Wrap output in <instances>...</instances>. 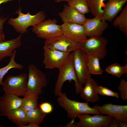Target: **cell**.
Here are the masks:
<instances>
[{
	"label": "cell",
	"instance_id": "cell-5",
	"mask_svg": "<svg viewBox=\"0 0 127 127\" xmlns=\"http://www.w3.org/2000/svg\"><path fill=\"white\" fill-rule=\"evenodd\" d=\"M28 79L26 92L39 95L43 88L47 83V80L45 73L35 65L31 64L28 67Z\"/></svg>",
	"mask_w": 127,
	"mask_h": 127
},
{
	"label": "cell",
	"instance_id": "cell-9",
	"mask_svg": "<svg viewBox=\"0 0 127 127\" xmlns=\"http://www.w3.org/2000/svg\"><path fill=\"white\" fill-rule=\"evenodd\" d=\"M74 65L77 79L81 86L91 77L88 66V55L79 48L73 51Z\"/></svg>",
	"mask_w": 127,
	"mask_h": 127
},
{
	"label": "cell",
	"instance_id": "cell-27",
	"mask_svg": "<svg viewBox=\"0 0 127 127\" xmlns=\"http://www.w3.org/2000/svg\"><path fill=\"white\" fill-rule=\"evenodd\" d=\"M105 71L109 74L120 78L125 74L127 77V64L121 66L117 63H115L108 66L105 69Z\"/></svg>",
	"mask_w": 127,
	"mask_h": 127
},
{
	"label": "cell",
	"instance_id": "cell-30",
	"mask_svg": "<svg viewBox=\"0 0 127 127\" xmlns=\"http://www.w3.org/2000/svg\"><path fill=\"white\" fill-rule=\"evenodd\" d=\"M118 89L120 92V97L123 101L127 99V81L125 79H121Z\"/></svg>",
	"mask_w": 127,
	"mask_h": 127
},
{
	"label": "cell",
	"instance_id": "cell-4",
	"mask_svg": "<svg viewBox=\"0 0 127 127\" xmlns=\"http://www.w3.org/2000/svg\"><path fill=\"white\" fill-rule=\"evenodd\" d=\"M108 43L107 40L103 37H94L78 43V48L88 55L97 57L100 60L104 58L107 54Z\"/></svg>",
	"mask_w": 127,
	"mask_h": 127
},
{
	"label": "cell",
	"instance_id": "cell-12",
	"mask_svg": "<svg viewBox=\"0 0 127 127\" xmlns=\"http://www.w3.org/2000/svg\"><path fill=\"white\" fill-rule=\"evenodd\" d=\"M83 25L86 36L90 38L101 36L108 26L103 16H99L86 19Z\"/></svg>",
	"mask_w": 127,
	"mask_h": 127
},
{
	"label": "cell",
	"instance_id": "cell-16",
	"mask_svg": "<svg viewBox=\"0 0 127 127\" xmlns=\"http://www.w3.org/2000/svg\"><path fill=\"white\" fill-rule=\"evenodd\" d=\"M62 11L58 13L63 22H69L83 25L86 19L84 14L68 4H64Z\"/></svg>",
	"mask_w": 127,
	"mask_h": 127
},
{
	"label": "cell",
	"instance_id": "cell-15",
	"mask_svg": "<svg viewBox=\"0 0 127 127\" xmlns=\"http://www.w3.org/2000/svg\"><path fill=\"white\" fill-rule=\"evenodd\" d=\"M63 35L78 43L87 39L83 25L69 22H64L61 25Z\"/></svg>",
	"mask_w": 127,
	"mask_h": 127
},
{
	"label": "cell",
	"instance_id": "cell-7",
	"mask_svg": "<svg viewBox=\"0 0 127 127\" xmlns=\"http://www.w3.org/2000/svg\"><path fill=\"white\" fill-rule=\"evenodd\" d=\"M91 116L89 114L78 115L77 117L79 121L74 123L71 120L65 127H108L111 120L114 118L108 115L100 114Z\"/></svg>",
	"mask_w": 127,
	"mask_h": 127
},
{
	"label": "cell",
	"instance_id": "cell-20",
	"mask_svg": "<svg viewBox=\"0 0 127 127\" xmlns=\"http://www.w3.org/2000/svg\"><path fill=\"white\" fill-rule=\"evenodd\" d=\"M6 116L18 127H21L28 123L26 112L20 107L11 111Z\"/></svg>",
	"mask_w": 127,
	"mask_h": 127
},
{
	"label": "cell",
	"instance_id": "cell-11",
	"mask_svg": "<svg viewBox=\"0 0 127 127\" xmlns=\"http://www.w3.org/2000/svg\"><path fill=\"white\" fill-rule=\"evenodd\" d=\"M78 43L63 35L45 40L44 46L60 51L70 53L78 48Z\"/></svg>",
	"mask_w": 127,
	"mask_h": 127
},
{
	"label": "cell",
	"instance_id": "cell-1",
	"mask_svg": "<svg viewBox=\"0 0 127 127\" xmlns=\"http://www.w3.org/2000/svg\"><path fill=\"white\" fill-rule=\"evenodd\" d=\"M73 51L69 55L66 60L59 69V72L54 90L55 95L59 96L64 82L67 80H73L75 83L77 94L80 93L83 87L79 83L74 68L73 62Z\"/></svg>",
	"mask_w": 127,
	"mask_h": 127
},
{
	"label": "cell",
	"instance_id": "cell-33",
	"mask_svg": "<svg viewBox=\"0 0 127 127\" xmlns=\"http://www.w3.org/2000/svg\"><path fill=\"white\" fill-rule=\"evenodd\" d=\"M8 18L0 17V29L3 30V26Z\"/></svg>",
	"mask_w": 127,
	"mask_h": 127
},
{
	"label": "cell",
	"instance_id": "cell-6",
	"mask_svg": "<svg viewBox=\"0 0 127 127\" xmlns=\"http://www.w3.org/2000/svg\"><path fill=\"white\" fill-rule=\"evenodd\" d=\"M28 80L27 75L24 73L16 76L8 75L3 82V89L5 93L24 97L26 91Z\"/></svg>",
	"mask_w": 127,
	"mask_h": 127
},
{
	"label": "cell",
	"instance_id": "cell-24",
	"mask_svg": "<svg viewBox=\"0 0 127 127\" xmlns=\"http://www.w3.org/2000/svg\"><path fill=\"white\" fill-rule=\"evenodd\" d=\"M26 113L28 123H31L38 126L43 122L46 116V114L38 107Z\"/></svg>",
	"mask_w": 127,
	"mask_h": 127
},
{
	"label": "cell",
	"instance_id": "cell-21",
	"mask_svg": "<svg viewBox=\"0 0 127 127\" xmlns=\"http://www.w3.org/2000/svg\"><path fill=\"white\" fill-rule=\"evenodd\" d=\"M38 95L29 92H26L24 98L22 99L20 107L26 112L38 107Z\"/></svg>",
	"mask_w": 127,
	"mask_h": 127
},
{
	"label": "cell",
	"instance_id": "cell-8",
	"mask_svg": "<svg viewBox=\"0 0 127 127\" xmlns=\"http://www.w3.org/2000/svg\"><path fill=\"white\" fill-rule=\"evenodd\" d=\"M55 19H48L32 26V32L40 38L48 40L63 35L61 25L57 24Z\"/></svg>",
	"mask_w": 127,
	"mask_h": 127
},
{
	"label": "cell",
	"instance_id": "cell-28",
	"mask_svg": "<svg viewBox=\"0 0 127 127\" xmlns=\"http://www.w3.org/2000/svg\"><path fill=\"white\" fill-rule=\"evenodd\" d=\"M67 3L69 5L83 14L90 12L86 0H72Z\"/></svg>",
	"mask_w": 127,
	"mask_h": 127
},
{
	"label": "cell",
	"instance_id": "cell-3",
	"mask_svg": "<svg viewBox=\"0 0 127 127\" xmlns=\"http://www.w3.org/2000/svg\"><path fill=\"white\" fill-rule=\"evenodd\" d=\"M59 105L66 112L67 117L74 119L78 115L85 114H101L96 108L90 107L88 102L72 100L68 98L65 93H62L57 99Z\"/></svg>",
	"mask_w": 127,
	"mask_h": 127
},
{
	"label": "cell",
	"instance_id": "cell-10",
	"mask_svg": "<svg viewBox=\"0 0 127 127\" xmlns=\"http://www.w3.org/2000/svg\"><path fill=\"white\" fill-rule=\"evenodd\" d=\"M43 64L47 69H59L64 63L70 53L44 47Z\"/></svg>",
	"mask_w": 127,
	"mask_h": 127
},
{
	"label": "cell",
	"instance_id": "cell-29",
	"mask_svg": "<svg viewBox=\"0 0 127 127\" xmlns=\"http://www.w3.org/2000/svg\"><path fill=\"white\" fill-rule=\"evenodd\" d=\"M97 91L98 94L103 96L115 97L117 98H118L119 96V94L117 92L113 91L107 87L101 86L98 85Z\"/></svg>",
	"mask_w": 127,
	"mask_h": 127
},
{
	"label": "cell",
	"instance_id": "cell-19",
	"mask_svg": "<svg viewBox=\"0 0 127 127\" xmlns=\"http://www.w3.org/2000/svg\"><path fill=\"white\" fill-rule=\"evenodd\" d=\"M22 36L20 34L15 38L0 42V61L5 57H11L14 50L20 46Z\"/></svg>",
	"mask_w": 127,
	"mask_h": 127
},
{
	"label": "cell",
	"instance_id": "cell-26",
	"mask_svg": "<svg viewBox=\"0 0 127 127\" xmlns=\"http://www.w3.org/2000/svg\"><path fill=\"white\" fill-rule=\"evenodd\" d=\"M100 60L97 57L88 55V66L91 74L99 75L103 73L99 64Z\"/></svg>",
	"mask_w": 127,
	"mask_h": 127
},
{
	"label": "cell",
	"instance_id": "cell-14",
	"mask_svg": "<svg viewBox=\"0 0 127 127\" xmlns=\"http://www.w3.org/2000/svg\"><path fill=\"white\" fill-rule=\"evenodd\" d=\"M22 99L4 92L0 97V116H6L11 111L21 107Z\"/></svg>",
	"mask_w": 127,
	"mask_h": 127
},
{
	"label": "cell",
	"instance_id": "cell-37",
	"mask_svg": "<svg viewBox=\"0 0 127 127\" xmlns=\"http://www.w3.org/2000/svg\"><path fill=\"white\" fill-rule=\"evenodd\" d=\"M15 0H0V5L4 3L9 1Z\"/></svg>",
	"mask_w": 127,
	"mask_h": 127
},
{
	"label": "cell",
	"instance_id": "cell-13",
	"mask_svg": "<svg viewBox=\"0 0 127 127\" xmlns=\"http://www.w3.org/2000/svg\"><path fill=\"white\" fill-rule=\"evenodd\" d=\"M93 107L101 114H106L118 120L127 123V105L113 104L111 103L104 104L102 106L97 104Z\"/></svg>",
	"mask_w": 127,
	"mask_h": 127
},
{
	"label": "cell",
	"instance_id": "cell-25",
	"mask_svg": "<svg viewBox=\"0 0 127 127\" xmlns=\"http://www.w3.org/2000/svg\"><path fill=\"white\" fill-rule=\"evenodd\" d=\"M17 51L14 50L13 53L11 57L8 64L5 67L0 68V85L2 86L3 84V79L5 75L9 71L13 68H16L19 70L23 69L24 66L21 64L16 62L15 60Z\"/></svg>",
	"mask_w": 127,
	"mask_h": 127
},
{
	"label": "cell",
	"instance_id": "cell-34",
	"mask_svg": "<svg viewBox=\"0 0 127 127\" xmlns=\"http://www.w3.org/2000/svg\"><path fill=\"white\" fill-rule=\"evenodd\" d=\"M3 30L0 29V42L5 41Z\"/></svg>",
	"mask_w": 127,
	"mask_h": 127
},
{
	"label": "cell",
	"instance_id": "cell-32",
	"mask_svg": "<svg viewBox=\"0 0 127 127\" xmlns=\"http://www.w3.org/2000/svg\"><path fill=\"white\" fill-rule=\"evenodd\" d=\"M119 120L114 118L111 121L108 127H119Z\"/></svg>",
	"mask_w": 127,
	"mask_h": 127
},
{
	"label": "cell",
	"instance_id": "cell-2",
	"mask_svg": "<svg viewBox=\"0 0 127 127\" xmlns=\"http://www.w3.org/2000/svg\"><path fill=\"white\" fill-rule=\"evenodd\" d=\"M22 9L19 6L15 13L18 14V16L15 18H10L7 23L12 26L15 30L20 34L27 32V28L30 26H33L44 20L46 14L43 11H39L33 15H31L29 12L26 14L22 12Z\"/></svg>",
	"mask_w": 127,
	"mask_h": 127
},
{
	"label": "cell",
	"instance_id": "cell-31",
	"mask_svg": "<svg viewBox=\"0 0 127 127\" xmlns=\"http://www.w3.org/2000/svg\"><path fill=\"white\" fill-rule=\"evenodd\" d=\"M39 108L46 114L51 113L53 110V107L52 104L48 102H44L39 105Z\"/></svg>",
	"mask_w": 127,
	"mask_h": 127
},
{
	"label": "cell",
	"instance_id": "cell-35",
	"mask_svg": "<svg viewBox=\"0 0 127 127\" xmlns=\"http://www.w3.org/2000/svg\"><path fill=\"white\" fill-rule=\"evenodd\" d=\"M27 125H24L21 127H39V126L31 123H28Z\"/></svg>",
	"mask_w": 127,
	"mask_h": 127
},
{
	"label": "cell",
	"instance_id": "cell-22",
	"mask_svg": "<svg viewBox=\"0 0 127 127\" xmlns=\"http://www.w3.org/2000/svg\"><path fill=\"white\" fill-rule=\"evenodd\" d=\"M106 0H86L90 12L94 16H103Z\"/></svg>",
	"mask_w": 127,
	"mask_h": 127
},
{
	"label": "cell",
	"instance_id": "cell-36",
	"mask_svg": "<svg viewBox=\"0 0 127 127\" xmlns=\"http://www.w3.org/2000/svg\"><path fill=\"white\" fill-rule=\"evenodd\" d=\"M119 127H127V123L119 120Z\"/></svg>",
	"mask_w": 127,
	"mask_h": 127
},
{
	"label": "cell",
	"instance_id": "cell-17",
	"mask_svg": "<svg viewBox=\"0 0 127 127\" xmlns=\"http://www.w3.org/2000/svg\"><path fill=\"white\" fill-rule=\"evenodd\" d=\"M85 86L81 91L80 97L88 102L94 103L99 100L97 91L98 86L97 82L91 78H88L84 83Z\"/></svg>",
	"mask_w": 127,
	"mask_h": 127
},
{
	"label": "cell",
	"instance_id": "cell-23",
	"mask_svg": "<svg viewBox=\"0 0 127 127\" xmlns=\"http://www.w3.org/2000/svg\"><path fill=\"white\" fill-rule=\"evenodd\" d=\"M113 24L115 28L118 27L120 30L127 36V5H126L120 14L114 20Z\"/></svg>",
	"mask_w": 127,
	"mask_h": 127
},
{
	"label": "cell",
	"instance_id": "cell-38",
	"mask_svg": "<svg viewBox=\"0 0 127 127\" xmlns=\"http://www.w3.org/2000/svg\"><path fill=\"white\" fill-rule=\"evenodd\" d=\"M72 0H55L56 2L58 3L64 1H66L67 2L70 1Z\"/></svg>",
	"mask_w": 127,
	"mask_h": 127
},
{
	"label": "cell",
	"instance_id": "cell-18",
	"mask_svg": "<svg viewBox=\"0 0 127 127\" xmlns=\"http://www.w3.org/2000/svg\"><path fill=\"white\" fill-rule=\"evenodd\" d=\"M127 0H109L105 4L103 17L106 21H112L122 9Z\"/></svg>",
	"mask_w": 127,
	"mask_h": 127
}]
</instances>
